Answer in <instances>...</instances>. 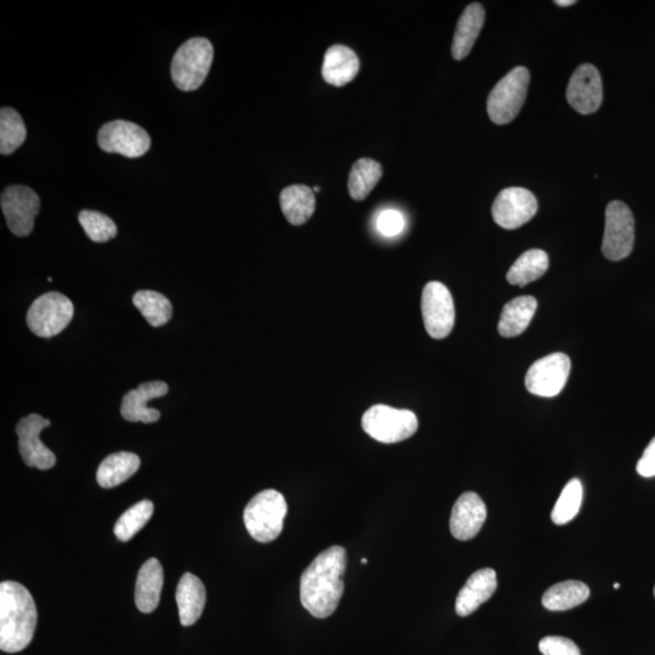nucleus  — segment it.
Wrapping results in <instances>:
<instances>
[{
    "label": "nucleus",
    "mask_w": 655,
    "mask_h": 655,
    "mask_svg": "<svg viewBox=\"0 0 655 655\" xmlns=\"http://www.w3.org/2000/svg\"><path fill=\"white\" fill-rule=\"evenodd\" d=\"M347 555L343 546L323 551L301 575L300 601L313 617H330L344 594Z\"/></svg>",
    "instance_id": "nucleus-1"
},
{
    "label": "nucleus",
    "mask_w": 655,
    "mask_h": 655,
    "mask_svg": "<svg viewBox=\"0 0 655 655\" xmlns=\"http://www.w3.org/2000/svg\"><path fill=\"white\" fill-rule=\"evenodd\" d=\"M37 619L36 603L24 585L0 584V649L3 652L17 653L30 646Z\"/></svg>",
    "instance_id": "nucleus-2"
},
{
    "label": "nucleus",
    "mask_w": 655,
    "mask_h": 655,
    "mask_svg": "<svg viewBox=\"0 0 655 655\" xmlns=\"http://www.w3.org/2000/svg\"><path fill=\"white\" fill-rule=\"evenodd\" d=\"M287 514L288 504L283 494L267 489L249 501L243 518L252 538L265 544L281 535Z\"/></svg>",
    "instance_id": "nucleus-3"
},
{
    "label": "nucleus",
    "mask_w": 655,
    "mask_h": 655,
    "mask_svg": "<svg viewBox=\"0 0 655 655\" xmlns=\"http://www.w3.org/2000/svg\"><path fill=\"white\" fill-rule=\"evenodd\" d=\"M214 59L212 43L205 38H192L176 51L172 62L173 82L182 91L202 87Z\"/></svg>",
    "instance_id": "nucleus-4"
},
{
    "label": "nucleus",
    "mask_w": 655,
    "mask_h": 655,
    "mask_svg": "<svg viewBox=\"0 0 655 655\" xmlns=\"http://www.w3.org/2000/svg\"><path fill=\"white\" fill-rule=\"evenodd\" d=\"M418 418L412 410L375 404L363 414L362 427L375 441L392 444L408 440L418 431Z\"/></svg>",
    "instance_id": "nucleus-5"
},
{
    "label": "nucleus",
    "mask_w": 655,
    "mask_h": 655,
    "mask_svg": "<svg viewBox=\"0 0 655 655\" xmlns=\"http://www.w3.org/2000/svg\"><path fill=\"white\" fill-rule=\"evenodd\" d=\"M531 74L526 67H516L495 85L488 96L487 111L491 121L509 124L521 112L526 101Z\"/></svg>",
    "instance_id": "nucleus-6"
},
{
    "label": "nucleus",
    "mask_w": 655,
    "mask_h": 655,
    "mask_svg": "<svg viewBox=\"0 0 655 655\" xmlns=\"http://www.w3.org/2000/svg\"><path fill=\"white\" fill-rule=\"evenodd\" d=\"M74 306L64 294L51 292L39 296L27 312V326L39 338H53L72 321Z\"/></svg>",
    "instance_id": "nucleus-7"
},
{
    "label": "nucleus",
    "mask_w": 655,
    "mask_h": 655,
    "mask_svg": "<svg viewBox=\"0 0 655 655\" xmlns=\"http://www.w3.org/2000/svg\"><path fill=\"white\" fill-rule=\"evenodd\" d=\"M635 220L630 208L623 202L614 201L606 209V227L602 253L608 260L628 258L634 249Z\"/></svg>",
    "instance_id": "nucleus-8"
},
{
    "label": "nucleus",
    "mask_w": 655,
    "mask_h": 655,
    "mask_svg": "<svg viewBox=\"0 0 655 655\" xmlns=\"http://www.w3.org/2000/svg\"><path fill=\"white\" fill-rule=\"evenodd\" d=\"M421 312L426 332L432 339L441 340L452 333L455 307L449 289L440 282L427 283L421 298Z\"/></svg>",
    "instance_id": "nucleus-9"
},
{
    "label": "nucleus",
    "mask_w": 655,
    "mask_h": 655,
    "mask_svg": "<svg viewBox=\"0 0 655 655\" xmlns=\"http://www.w3.org/2000/svg\"><path fill=\"white\" fill-rule=\"evenodd\" d=\"M572 363L565 353H552L532 364L526 375L527 390L535 396L560 395L571 374Z\"/></svg>",
    "instance_id": "nucleus-10"
},
{
    "label": "nucleus",
    "mask_w": 655,
    "mask_h": 655,
    "mask_svg": "<svg viewBox=\"0 0 655 655\" xmlns=\"http://www.w3.org/2000/svg\"><path fill=\"white\" fill-rule=\"evenodd\" d=\"M99 146L107 153L140 158L151 147V138L140 125L127 121L108 122L99 131Z\"/></svg>",
    "instance_id": "nucleus-11"
},
{
    "label": "nucleus",
    "mask_w": 655,
    "mask_h": 655,
    "mask_svg": "<svg viewBox=\"0 0 655 655\" xmlns=\"http://www.w3.org/2000/svg\"><path fill=\"white\" fill-rule=\"evenodd\" d=\"M2 210L11 232L27 237L34 229V219L41 209V199L26 186H10L2 193Z\"/></svg>",
    "instance_id": "nucleus-12"
},
{
    "label": "nucleus",
    "mask_w": 655,
    "mask_h": 655,
    "mask_svg": "<svg viewBox=\"0 0 655 655\" xmlns=\"http://www.w3.org/2000/svg\"><path fill=\"white\" fill-rule=\"evenodd\" d=\"M537 212V198L522 187H509L501 191L492 207L494 221L505 230H516L527 224Z\"/></svg>",
    "instance_id": "nucleus-13"
},
{
    "label": "nucleus",
    "mask_w": 655,
    "mask_h": 655,
    "mask_svg": "<svg viewBox=\"0 0 655 655\" xmlns=\"http://www.w3.org/2000/svg\"><path fill=\"white\" fill-rule=\"evenodd\" d=\"M49 426L50 420L38 414L28 415L17 424L19 451L27 466L36 467L38 470H49L55 466V454L41 441L42 431Z\"/></svg>",
    "instance_id": "nucleus-14"
},
{
    "label": "nucleus",
    "mask_w": 655,
    "mask_h": 655,
    "mask_svg": "<svg viewBox=\"0 0 655 655\" xmlns=\"http://www.w3.org/2000/svg\"><path fill=\"white\" fill-rule=\"evenodd\" d=\"M567 100L580 115H591L602 105L601 74L594 65L579 66L567 88Z\"/></svg>",
    "instance_id": "nucleus-15"
},
{
    "label": "nucleus",
    "mask_w": 655,
    "mask_h": 655,
    "mask_svg": "<svg viewBox=\"0 0 655 655\" xmlns=\"http://www.w3.org/2000/svg\"><path fill=\"white\" fill-rule=\"evenodd\" d=\"M486 520L487 506L480 495L466 492L455 501L449 526L455 539L467 541L480 533Z\"/></svg>",
    "instance_id": "nucleus-16"
},
{
    "label": "nucleus",
    "mask_w": 655,
    "mask_h": 655,
    "mask_svg": "<svg viewBox=\"0 0 655 655\" xmlns=\"http://www.w3.org/2000/svg\"><path fill=\"white\" fill-rule=\"evenodd\" d=\"M169 387L163 381H150L139 385L138 389L131 390L124 396L121 414L131 423L152 424L161 419V412L155 408H148L147 403L155 398L167 395Z\"/></svg>",
    "instance_id": "nucleus-17"
},
{
    "label": "nucleus",
    "mask_w": 655,
    "mask_h": 655,
    "mask_svg": "<svg viewBox=\"0 0 655 655\" xmlns=\"http://www.w3.org/2000/svg\"><path fill=\"white\" fill-rule=\"evenodd\" d=\"M497 588V572L492 568L480 569L467 579L464 588L460 590L455 601V612L460 617L476 612L494 595Z\"/></svg>",
    "instance_id": "nucleus-18"
},
{
    "label": "nucleus",
    "mask_w": 655,
    "mask_h": 655,
    "mask_svg": "<svg viewBox=\"0 0 655 655\" xmlns=\"http://www.w3.org/2000/svg\"><path fill=\"white\" fill-rule=\"evenodd\" d=\"M360 72V59L355 51L345 45L336 44L324 55L322 76L324 81L334 87H344Z\"/></svg>",
    "instance_id": "nucleus-19"
},
{
    "label": "nucleus",
    "mask_w": 655,
    "mask_h": 655,
    "mask_svg": "<svg viewBox=\"0 0 655 655\" xmlns=\"http://www.w3.org/2000/svg\"><path fill=\"white\" fill-rule=\"evenodd\" d=\"M164 572L157 558H150L140 568L135 585L136 607L142 613H152L161 601Z\"/></svg>",
    "instance_id": "nucleus-20"
},
{
    "label": "nucleus",
    "mask_w": 655,
    "mask_h": 655,
    "mask_svg": "<svg viewBox=\"0 0 655 655\" xmlns=\"http://www.w3.org/2000/svg\"><path fill=\"white\" fill-rule=\"evenodd\" d=\"M176 602H178L181 625L195 624L201 618L207 602V592L201 579L191 573L182 575L176 590Z\"/></svg>",
    "instance_id": "nucleus-21"
},
{
    "label": "nucleus",
    "mask_w": 655,
    "mask_h": 655,
    "mask_svg": "<svg viewBox=\"0 0 655 655\" xmlns=\"http://www.w3.org/2000/svg\"><path fill=\"white\" fill-rule=\"evenodd\" d=\"M486 21V11L480 3L470 4L461 14L455 30L452 55L455 60H463L470 54Z\"/></svg>",
    "instance_id": "nucleus-22"
},
{
    "label": "nucleus",
    "mask_w": 655,
    "mask_h": 655,
    "mask_svg": "<svg viewBox=\"0 0 655 655\" xmlns=\"http://www.w3.org/2000/svg\"><path fill=\"white\" fill-rule=\"evenodd\" d=\"M538 301L533 296H518L509 301L501 312L498 324L499 334L504 338H516L531 324Z\"/></svg>",
    "instance_id": "nucleus-23"
},
{
    "label": "nucleus",
    "mask_w": 655,
    "mask_h": 655,
    "mask_svg": "<svg viewBox=\"0 0 655 655\" xmlns=\"http://www.w3.org/2000/svg\"><path fill=\"white\" fill-rule=\"evenodd\" d=\"M279 203L288 222L295 226L306 224L316 210L315 192L305 185L286 187L279 197Z\"/></svg>",
    "instance_id": "nucleus-24"
},
{
    "label": "nucleus",
    "mask_w": 655,
    "mask_h": 655,
    "mask_svg": "<svg viewBox=\"0 0 655 655\" xmlns=\"http://www.w3.org/2000/svg\"><path fill=\"white\" fill-rule=\"evenodd\" d=\"M140 465L141 460L134 453L119 452L108 455L96 472V480L102 488H115L133 477Z\"/></svg>",
    "instance_id": "nucleus-25"
},
{
    "label": "nucleus",
    "mask_w": 655,
    "mask_h": 655,
    "mask_svg": "<svg viewBox=\"0 0 655 655\" xmlns=\"http://www.w3.org/2000/svg\"><path fill=\"white\" fill-rule=\"evenodd\" d=\"M590 596L589 586L578 580H566L546 590L543 606L552 612H563L583 605Z\"/></svg>",
    "instance_id": "nucleus-26"
},
{
    "label": "nucleus",
    "mask_w": 655,
    "mask_h": 655,
    "mask_svg": "<svg viewBox=\"0 0 655 655\" xmlns=\"http://www.w3.org/2000/svg\"><path fill=\"white\" fill-rule=\"evenodd\" d=\"M549 269V256L540 249L528 250L518 258L510 267L508 282L512 286L526 287L527 284L537 281Z\"/></svg>",
    "instance_id": "nucleus-27"
},
{
    "label": "nucleus",
    "mask_w": 655,
    "mask_h": 655,
    "mask_svg": "<svg viewBox=\"0 0 655 655\" xmlns=\"http://www.w3.org/2000/svg\"><path fill=\"white\" fill-rule=\"evenodd\" d=\"M383 176V167L370 158H361L353 164L349 175V192L355 201H363L374 190Z\"/></svg>",
    "instance_id": "nucleus-28"
},
{
    "label": "nucleus",
    "mask_w": 655,
    "mask_h": 655,
    "mask_svg": "<svg viewBox=\"0 0 655 655\" xmlns=\"http://www.w3.org/2000/svg\"><path fill=\"white\" fill-rule=\"evenodd\" d=\"M133 303L152 327H162L172 320V303L161 293L140 290L134 295Z\"/></svg>",
    "instance_id": "nucleus-29"
},
{
    "label": "nucleus",
    "mask_w": 655,
    "mask_h": 655,
    "mask_svg": "<svg viewBox=\"0 0 655 655\" xmlns=\"http://www.w3.org/2000/svg\"><path fill=\"white\" fill-rule=\"evenodd\" d=\"M27 131L24 119L14 108L3 107L0 111V153L11 155L24 145Z\"/></svg>",
    "instance_id": "nucleus-30"
},
{
    "label": "nucleus",
    "mask_w": 655,
    "mask_h": 655,
    "mask_svg": "<svg viewBox=\"0 0 655 655\" xmlns=\"http://www.w3.org/2000/svg\"><path fill=\"white\" fill-rule=\"evenodd\" d=\"M584 497L583 484L578 478H573L566 484L558 498L554 510L551 512V520L562 526L574 520L582 508Z\"/></svg>",
    "instance_id": "nucleus-31"
},
{
    "label": "nucleus",
    "mask_w": 655,
    "mask_h": 655,
    "mask_svg": "<svg viewBox=\"0 0 655 655\" xmlns=\"http://www.w3.org/2000/svg\"><path fill=\"white\" fill-rule=\"evenodd\" d=\"M152 515L153 504L150 500H142L140 503L131 506L116 523V537L127 543L146 526Z\"/></svg>",
    "instance_id": "nucleus-32"
},
{
    "label": "nucleus",
    "mask_w": 655,
    "mask_h": 655,
    "mask_svg": "<svg viewBox=\"0 0 655 655\" xmlns=\"http://www.w3.org/2000/svg\"><path fill=\"white\" fill-rule=\"evenodd\" d=\"M79 222L91 241L105 243L117 236V226L107 215L94 212V210H83L79 214Z\"/></svg>",
    "instance_id": "nucleus-33"
},
{
    "label": "nucleus",
    "mask_w": 655,
    "mask_h": 655,
    "mask_svg": "<svg viewBox=\"0 0 655 655\" xmlns=\"http://www.w3.org/2000/svg\"><path fill=\"white\" fill-rule=\"evenodd\" d=\"M539 651L543 655H582L572 640L561 636L544 637L539 642Z\"/></svg>",
    "instance_id": "nucleus-34"
},
{
    "label": "nucleus",
    "mask_w": 655,
    "mask_h": 655,
    "mask_svg": "<svg viewBox=\"0 0 655 655\" xmlns=\"http://www.w3.org/2000/svg\"><path fill=\"white\" fill-rule=\"evenodd\" d=\"M378 231L385 237H396L406 227V219L401 212L395 209H387L381 212L377 220Z\"/></svg>",
    "instance_id": "nucleus-35"
},
{
    "label": "nucleus",
    "mask_w": 655,
    "mask_h": 655,
    "mask_svg": "<svg viewBox=\"0 0 655 655\" xmlns=\"http://www.w3.org/2000/svg\"><path fill=\"white\" fill-rule=\"evenodd\" d=\"M639 475L645 478L655 476V437L649 442L646 451L643 452L642 458L636 466Z\"/></svg>",
    "instance_id": "nucleus-36"
},
{
    "label": "nucleus",
    "mask_w": 655,
    "mask_h": 655,
    "mask_svg": "<svg viewBox=\"0 0 655 655\" xmlns=\"http://www.w3.org/2000/svg\"><path fill=\"white\" fill-rule=\"evenodd\" d=\"M577 2H574V0H557L555 4L560 5V7H569V5H573Z\"/></svg>",
    "instance_id": "nucleus-37"
},
{
    "label": "nucleus",
    "mask_w": 655,
    "mask_h": 655,
    "mask_svg": "<svg viewBox=\"0 0 655 655\" xmlns=\"http://www.w3.org/2000/svg\"><path fill=\"white\" fill-rule=\"evenodd\" d=\"M361 563H362V565H367V563H368L367 558H362Z\"/></svg>",
    "instance_id": "nucleus-38"
},
{
    "label": "nucleus",
    "mask_w": 655,
    "mask_h": 655,
    "mask_svg": "<svg viewBox=\"0 0 655 655\" xmlns=\"http://www.w3.org/2000/svg\"><path fill=\"white\" fill-rule=\"evenodd\" d=\"M614 588H615V589H619V588H620V584L615 583V584H614Z\"/></svg>",
    "instance_id": "nucleus-39"
},
{
    "label": "nucleus",
    "mask_w": 655,
    "mask_h": 655,
    "mask_svg": "<svg viewBox=\"0 0 655 655\" xmlns=\"http://www.w3.org/2000/svg\"><path fill=\"white\" fill-rule=\"evenodd\" d=\"M654 597H655V588H654Z\"/></svg>",
    "instance_id": "nucleus-40"
}]
</instances>
